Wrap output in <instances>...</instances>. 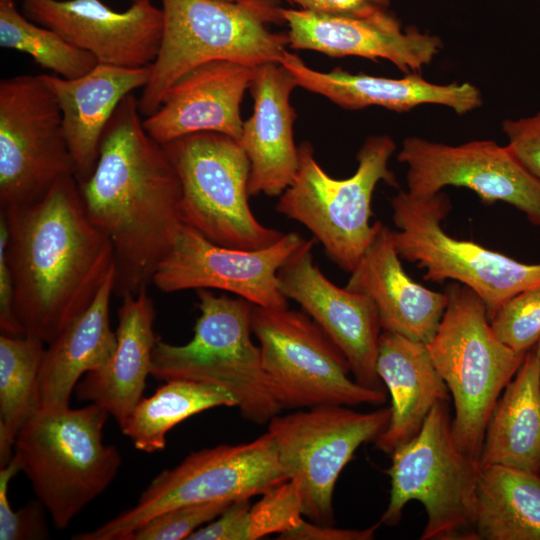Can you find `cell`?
<instances>
[{
	"label": "cell",
	"instance_id": "obj_20",
	"mask_svg": "<svg viewBox=\"0 0 540 540\" xmlns=\"http://www.w3.org/2000/svg\"><path fill=\"white\" fill-rule=\"evenodd\" d=\"M255 68L215 60L182 75L165 92L158 109L143 119L147 133L159 144L202 132L241 137L240 106Z\"/></svg>",
	"mask_w": 540,
	"mask_h": 540
},
{
	"label": "cell",
	"instance_id": "obj_42",
	"mask_svg": "<svg viewBox=\"0 0 540 540\" xmlns=\"http://www.w3.org/2000/svg\"><path fill=\"white\" fill-rule=\"evenodd\" d=\"M245 5L257 12L268 24H282L280 0H228Z\"/></svg>",
	"mask_w": 540,
	"mask_h": 540
},
{
	"label": "cell",
	"instance_id": "obj_35",
	"mask_svg": "<svg viewBox=\"0 0 540 540\" xmlns=\"http://www.w3.org/2000/svg\"><path fill=\"white\" fill-rule=\"evenodd\" d=\"M233 501L187 504L167 510L137 528L128 540H182L217 518Z\"/></svg>",
	"mask_w": 540,
	"mask_h": 540
},
{
	"label": "cell",
	"instance_id": "obj_13",
	"mask_svg": "<svg viewBox=\"0 0 540 540\" xmlns=\"http://www.w3.org/2000/svg\"><path fill=\"white\" fill-rule=\"evenodd\" d=\"M390 407L359 412L345 405H320L268 422L281 466L298 487L303 516L334 525L333 494L337 479L364 443L387 428Z\"/></svg>",
	"mask_w": 540,
	"mask_h": 540
},
{
	"label": "cell",
	"instance_id": "obj_34",
	"mask_svg": "<svg viewBox=\"0 0 540 540\" xmlns=\"http://www.w3.org/2000/svg\"><path fill=\"white\" fill-rule=\"evenodd\" d=\"M250 506L246 516L245 540L285 533L303 520L302 503L297 484L285 480L263 492Z\"/></svg>",
	"mask_w": 540,
	"mask_h": 540
},
{
	"label": "cell",
	"instance_id": "obj_15",
	"mask_svg": "<svg viewBox=\"0 0 540 540\" xmlns=\"http://www.w3.org/2000/svg\"><path fill=\"white\" fill-rule=\"evenodd\" d=\"M397 160L407 165L412 195H435L447 186L467 188L486 204L501 201L515 207L540 228V182L506 145L493 140L449 145L411 136L403 140Z\"/></svg>",
	"mask_w": 540,
	"mask_h": 540
},
{
	"label": "cell",
	"instance_id": "obj_18",
	"mask_svg": "<svg viewBox=\"0 0 540 540\" xmlns=\"http://www.w3.org/2000/svg\"><path fill=\"white\" fill-rule=\"evenodd\" d=\"M24 15L88 51L99 64L140 68L156 59L163 12L150 0L117 11L100 0L24 1Z\"/></svg>",
	"mask_w": 540,
	"mask_h": 540
},
{
	"label": "cell",
	"instance_id": "obj_4",
	"mask_svg": "<svg viewBox=\"0 0 540 540\" xmlns=\"http://www.w3.org/2000/svg\"><path fill=\"white\" fill-rule=\"evenodd\" d=\"M444 292V314L426 345L453 398L455 442L479 461L492 409L526 354L513 351L496 337L486 307L473 290L453 281Z\"/></svg>",
	"mask_w": 540,
	"mask_h": 540
},
{
	"label": "cell",
	"instance_id": "obj_32",
	"mask_svg": "<svg viewBox=\"0 0 540 540\" xmlns=\"http://www.w3.org/2000/svg\"><path fill=\"white\" fill-rule=\"evenodd\" d=\"M0 46L30 55L43 69L66 79L81 77L99 64L88 51L21 14L13 0H0Z\"/></svg>",
	"mask_w": 540,
	"mask_h": 540
},
{
	"label": "cell",
	"instance_id": "obj_12",
	"mask_svg": "<svg viewBox=\"0 0 540 540\" xmlns=\"http://www.w3.org/2000/svg\"><path fill=\"white\" fill-rule=\"evenodd\" d=\"M251 326L282 409L385 403L386 391L365 387L349 376L344 354L305 312L253 305Z\"/></svg>",
	"mask_w": 540,
	"mask_h": 540
},
{
	"label": "cell",
	"instance_id": "obj_44",
	"mask_svg": "<svg viewBox=\"0 0 540 540\" xmlns=\"http://www.w3.org/2000/svg\"><path fill=\"white\" fill-rule=\"evenodd\" d=\"M131 1L134 3V2L147 1V0H131Z\"/></svg>",
	"mask_w": 540,
	"mask_h": 540
},
{
	"label": "cell",
	"instance_id": "obj_1",
	"mask_svg": "<svg viewBox=\"0 0 540 540\" xmlns=\"http://www.w3.org/2000/svg\"><path fill=\"white\" fill-rule=\"evenodd\" d=\"M78 185L87 215L113 247L114 294L148 289L184 226L182 189L163 145L144 128L134 93L117 106L95 168Z\"/></svg>",
	"mask_w": 540,
	"mask_h": 540
},
{
	"label": "cell",
	"instance_id": "obj_27",
	"mask_svg": "<svg viewBox=\"0 0 540 540\" xmlns=\"http://www.w3.org/2000/svg\"><path fill=\"white\" fill-rule=\"evenodd\" d=\"M113 294L114 270L90 306L45 348L39 373L41 406H69L81 377L112 359L117 346L110 324Z\"/></svg>",
	"mask_w": 540,
	"mask_h": 540
},
{
	"label": "cell",
	"instance_id": "obj_26",
	"mask_svg": "<svg viewBox=\"0 0 540 540\" xmlns=\"http://www.w3.org/2000/svg\"><path fill=\"white\" fill-rule=\"evenodd\" d=\"M376 370L390 393V420L376 439L386 454L414 438L433 406L449 399V390L436 370L427 345L400 334L382 331Z\"/></svg>",
	"mask_w": 540,
	"mask_h": 540
},
{
	"label": "cell",
	"instance_id": "obj_38",
	"mask_svg": "<svg viewBox=\"0 0 540 540\" xmlns=\"http://www.w3.org/2000/svg\"><path fill=\"white\" fill-rule=\"evenodd\" d=\"M249 498L233 501L217 518L197 529L188 540H245Z\"/></svg>",
	"mask_w": 540,
	"mask_h": 540
},
{
	"label": "cell",
	"instance_id": "obj_31",
	"mask_svg": "<svg viewBox=\"0 0 540 540\" xmlns=\"http://www.w3.org/2000/svg\"><path fill=\"white\" fill-rule=\"evenodd\" d=\"M44 342L21 335L0 336V466L13 458L16 436L41 407L39 373Z\"/></svg>",
	"mask_w": 540,
	"mask_h": 540
},
{
	"label": "cell",
	"instance_id": "obj_28",
	"mask_svg": "<svg viewBox=\"0 0 540 540\" xmlns=\"http://www.w3.org/2000/svg\"><path fill=\"white\" fill-rule=\"evenodd\" d=\"M502 393L486 425L480 467L540 474V365L533 349Z\"/></svg>",
	"mask_w": 540,
	"mask_h": 540
},
{
	"label": "cell",
	"instance_id": "obj_2",
	"mask_svg": "<svg viewBox=\"0 0 540 540\" xmlns=\"http://www.w3.org/2000/svg\"><path fill=\"white\" fill-rule=\"evenodd\" d=\"M15 313L24 335L53 341L93 302L114 270L110 240L90 220L74 176L40 200L0 209Z\"/></svg>",
	"mask_w": 540,
	"mask_h": 540
},
{
	"label": "cell",
	"instance_id": "obj_30",
	"mask_svg": "<svg viewBox=\"0 0 540 540\" xmlns=\"http://www.w3.org/2000/svg\"><path fill=\"white\" fill-rule=\"evenodd\" d=\"M216 407H237L236 398L215 385L171 379L150 397H143L120 428L136 449L147 453L162 451L173 427Z\"/></svg>",
	"mask_w": 540,
	"mask_h": 540
},
{
	"label": "cell",
	"instance_id": "obj_36",
	"mask_svg": "<svg viewBox=\"0 0 540 540\" xmlns=\"http://www.w3.org/2000/svg\"><path fill=\"white\" fill-rule=\"evenodd\" d=\"M19 471L21 465L14 455L0 470V540L47 539L50 535L45 518L47 510L39 500L27 503L18 511L11 507L8 487Z\"/></svg>",
	"mask_w": 540,
	"mask_h": 540
},
{
	"label": "cell",
	"instance_id": "obj_19",
	"mask_svg": "<svg viewBox=\"0 0 540 540\" xmlns=\"http://www.w3.org/2000/svg\"><path fill=\"white\" fill-rule=\"evenodd\" d=\"M289 47L329 57L384 59L404 73H420L440 53V37L416 27L403 28L390 11L357 17L282 8Z\"/></svg>",
	"mask_w": 540,
	"mask_h": 540
},
{
	"label": "cell",
	"instance_id": "obj_17",
	"mask_svg": "<svg viewBox=\"0 0 540 540\" xmlns=\"http://www.w3.org/2000/svg\"><path fill=\"white\" fill-rule=\"evenodd\" d=\"M313 244L305 240L279 269L280 289L341 350L356 382L385 391L376 370L382 333L376 306L367 296L331 282L313 261Z\"/></svg>",
	"mask_w": 540,
	"mask_h": 540
},
{
	"label": "cell",
	"instance_id": "obj_5",
	"mask_svg": "<svg viewBox=\"0 0 540 540\" xmlns=\"http://www.w3.org/2000/svg\"><path fill=\"white\" fill-rule=\"evenodd\" d=\"M201 312L192 339L175 345L157 340L151 376L158 380L185 379L229 391L246 420L263 425L281 411L253 343L249 301L199 289Z\"/></svg>",
	"mask_w": 540,
	"mask_h": 540
},
{
	"label": "cell",
	"instance_id": "obj_6",
	"mask_svg": "<svg viewBox=\"0 0 540 540\" xmlns=\"http://www.w3.org/2000/svg\"><path fill=\"white\" fill-rule=\"evenodd\" d=\"M299 164L289 187L279 196L276 210L304 225L327 256L345 272H352L370 244L376 224H370L373 193L381 181L398 187L388 162L396 150L388 135L368 137L357 152L355 173L331 177L318 163L309 142L298 146Z\"/></svg>",
	"mask_w": 540,
	"mask_h": 540
},
{
	"label": "cell",
	"instance_id": "obj_21",
	"mask_svg": "<svg viewBox=\"0 0 540 540\" xmlns=\"http://www.w3.org/2000/svg\"><path fill=\"white\" fill-rule=\"evenodd\" d=\"M296 87V78L280 62L255 68L249 88L253 112L244 121L238 140L250 162V196H280L296 175L299 150L294 141V122L297 115L290 102Z\"/></svg>",
	"mask_w": 540,
	"mask_h": 540
},
{
	"label": "cell",
	"instance_id": "obj_29",
	"mask_svg": "<svg viewBox=\"0 0 540 540\" xmlns=\"http://www.w3.org/2000/svg\"><path fill=\"white\" fill-rule=\"evenodd\" d=\"M477 540H540V474L491 465L481 468Z\"/></svg>",
	"mask_w": 540,
	"mask_h": 540
},
{
	"label": "cell",
	"instance_id": "obj_40",
	"mask_svg": "<svg viewBox=\"0 0 540 540\" xmlns=\"http://www.w3.org/2000/svg\"><path fill=\"white\" fill-rule=\"evenodd\" d=\"M299 9L324 14L370 17L389 11L392 0H286Z\"/></svg>",
	"mask_w": 540,
	"mask_h": 540
},
{
	"label": "cell",
	"instance_id": "obj_10",
	"mask_svg": "<svg viewBox=\"0 0 540 540\" xmlns=\"http://www.w3.org/2000/svg\"><path fill=\"white\" fill-rule=\"evenodd\" d=\"M391 208L400 257L424 269L427 281L453 280L469 287L483 301L489 320L510 297L540 286V263L522 262L446 233L442 221L451 203L442 191L415 196L399 190Z\"/></svg>",
	"mask_w": 540,
	"mask_h": 540
},
{
	"label": "cell",
	"instance_id": "obj_23",
	"mask_svg": "<svg viewBox=\"0 0 540 540\" xmlns=\"http://www.w3.org/2000/svg\"><path fill=\"white\" fill-rule=\"evenodd\" d=\"M280 63L291 71L299 87L347 110L378 106L401 113L423 104H435L465 115L483 104L479 88L468 82L437 84L415 72L402 78L354 74L340 67L322 72L308 67L297 54L289 51Z\"/></svg>",
	"mask_w": 540,
	"mask_h": 540
},
{
	"label": "cell",
	"instance_id": "obj_14",
	"mask_svg": "<svg viewBox=\"0 0 540 540\" xmlns=\"http://www.w3.org/2000/svg\"><path fill=\"white\" fill-rule=\"evenodd\" d=\"M58 101L40 75L0 81V209L32 204L74 176Z\"/></svg>",
	"mask_w": 540,
	"mask_h": 540
},
{
	"label": "cell",
	"instance_id": "obj_45",
	"mask_svg": "<svg viewBox=\"0 0 540 540\" xmlns=\"http://www.w3.org/2000/svg\"><path fill=\"white\" fill-rule=\"evenodd\" d=\"M24 1H34V0H24Z\"/></svg>",
	"mask_w": 540,
	"mask_h": 540
},
{
	"label": "cell",
	"instance_id": "obj_7",
	"mask_svg": "<svg viewBox=\"0 0 540 540\" xmlns=\"http://www.w3.org/2000/svg\"><path fill=\"white\" fill-rule=\"evenodd\" d=\"M388 506L380 522L397 525L405 505L422 503L427 522L421 540H477L479 461L465 454L452 433L449 399L437 402L419 433L392 454Z\"/></svg>",
	"mask_w": 540,
	"mask_h": 540
},
{
	"label": "cell",
	"instance_id": "obj_33",
	"mask_svg": "<svg viewBox=\"0 0 540 540\" xmlns=\"http://www.w3.org/2000/svg\"><path fill=\"white\" fill-rule=\"evenodd\" d=\"M489 321L503 344L517 353L526 354L540 339V286L507 299Z\"/></svg>",
	"mask_w": 540,
	"mask_h": 540
},
{
	"label": "cell",
	"instance_id": "obj_43",
	"mask_svg": "<svg viewBox=\"0 0 540 540\" xmlns=\"http://www.w3.org/2000/svg\"><path fill=\"white\" fill-rule=\"evenodd\" d=\"M533 350H534L535 356H536V358H537V360L539 362V365H540V339L538 340V342L534 346Z\"/></svg>",
	"mask_w": 540,
	"mask_h": 540
},
{
	"label": "cell",
	"instance_id": "obj_25",
	"mask_svg": "<svg viewBox=\"0 0 540 540\" xmlns=\"http://www.w3.org/2000/svg\"><path fill=\"white\" fill-rule=\"evenodd\" d=\"M121 299L112 359L102 369L87 373L75 388L79 400L101 406L119 426L143 398L159 339L153 329L156 312L148 289Z\"/></svg>",
	"mask_w": 540,
	"mask_h": 540
},
{
	"label": "cell",
	"instance_id": "obj_16",
	"mask_svg": "<svg viewBox=\"0 0 540 540\" xmlns=\"http://www.w3.org/2000/svg\"><path fill=\"white\" fill-rule=\"evenodd\" d=\"M305 240L289 232L269 247L246 250L215 244L184 225L152 284L165 293L217 289L256 306L287 308L278 271Z\"/></svg>",
	"mask_w": 540,
	"mask_h": 540
},
{
	"label": "cell",
	"instance_id": "obj_37",
	"mask_svg": "<svg viewBox=\"0 0 540 540\" xmlns=\"http://www.w3.org/2000/svg\"><path fill=\"white\" fill-rule=\"evenodd\" d=\"M506 146L520 164L540 182V110L530 116L505 119Z\"/></svg>",
	"mask_w": 540,
	"mask_h": 540
},
{
	"label": "cell",
	"instance_id": "obj_11",
	"mask_svg": "<svg viewBox=\"0 0 540 540\" xmlns=\"http://www.w3.org/2000/svg\"><path fill=\"white\" fill-rule=\"evenodd\" d=\"M285 480L288 478L268 431L247 443L205 448L160 472L133 507L92 531L73 535L72 539L128 540L141 525L172 508L250 499Z\"/></svg>",
	"mask_w": 540,
	"mask_h": 540
},
{
	"label": "cell",
	"instance_id": "obj_8",
	"mask_svg": "<svg viewBox=\"0 0 540 540\" xmlns=\"http://www.w3.org/2000/svg\"><path fill=\"white\" fill-rule=\"evenodd\" d=\"M164 19L160 49L138 106L155 112L167 89L191 69L228 60L249 66L281 62L287 33L272 32L251 8L228 0H161Z\"/></svg>",
	"mask_w": 540,
	"mask_h": 540
},
{
	"label": "cell",
	"instance_id": "obj_24",
	"mask_svg": "<svg viewBox=\"0 0 540 540\" xmlns=\"http://www.w3.org/2000/svg\"><path fill=\"white\" fill-rule=\"evenodd\" d=\"M150 74V65L128 68L97 64L87 74L74 79L40 75L60 106L78 183L92 174L102 136L117 106L125 96L144 88Z\"/></svg>",
	"mask_w": 540,
	"mask_h": 540
},
{
	"label": "cell",
	"instance_id": "obj_3",
	"mask_svg": "<svg viewBox=\"0 0 540 540\" xmlns=\"http://www.w3.org/2000/svg\"><path fill=\"white\" fill-rule=\"evenodd\" d=\"M109 413L90 403L41 406L22 426L14 456L56 529H65L112 483L121 466L117 447L103 442Z\"/></svg>",
	"mask_w": 540,
	"mask_h": 540
},
{
	"label": "cell",
	"instance_id": "obj_39",
	"mask_svg": "<svg viewBox=\"0 0 540 540\" xmlns=\"http://www.w3.org/2000/svg\"><path fill=\"white\" fill-rule=\"evenodd\" d=\"M7 241V224L0 213V328L2 334L21 336L24 333L15 313L14 285L6 253Z\"/></svg>",
	"mask_w": 540,
	"mask_h": 540
},
{
	"label": "cell",
	"instance_id": "obj_9",
	"mask_svg": "<svg viewBox=\"0 0 540 540\" xmlns=\"http://www.w3.org/2000/svg\"><path fill=\"white\" fill-rule=\"evenodd\" d=\"M163 147L180 180L185 226L215 244L246 250L269 247L283 236L250 208V162L236 139L202 132Z\"/></svg>",
	"mask_w": 540,
	"mask_h": 540
},
{
	"label": "cell",
	"instance_id": "obj_41",
	"mask_svg": "<svg viewBox=\"0 0 540 540\" xmlns=\"http://www.w3.org/2000/svg\"><path fill=\"white\" fill-rule=\"evenodd\" d=\"M381 522L365 529L337 528L329 524H319L303 519L295 528L282 533V540H371Z\"/></svg>",
	"mask_w": 540,
	"mask_h": 540
},
{
	"label": "cell",
	"instance_id": "obj_22",
	"mask_svg": "<svg viewBox=\"0 0 540 540\" xmlns=\"http://www.w3.org/2000/svg\"><path fill=\"white\" fill-rule=\"evenodd\" d=\"M375 224L374 236L345 288L372 300L382 331L427 344L438 329L447 296L414 281L402 266L394 231L380 221Z\"/></svg>",
	"mask_w": 540,
	"mask_h": 540
}]
</instances>
